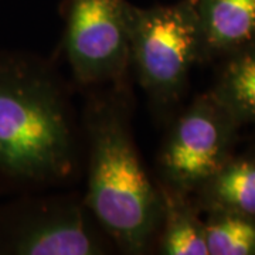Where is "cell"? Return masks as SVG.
<instances>
[{"instance_id": "obj_8", "label": "cell", "mask_w": 255, "mask_h": 255, "mask_svg": "<svg viewBox=\"0 0 255 255\" xmlns=\"http://www.w3.org/2000/svg\"><path fill=\"white\" fill-rule=\"evenodd\" d=\"M191 199L200 213L219 210L255 219V152L233 156Z\"/></svg>"}, {"instance_id": "obj_7", "label": "cell", "mask_w": 255, "mask_h": 255, "mask_svg": "<svg viewBox=\"0 0 255 255\" xmlns=\"http://www.w3.org/2000/svg\"><path fill=\"white\" fill-rule=\"evenodd\" d=\"M201 38L200 64L255 41V0H193Z\"/></svg>"}, {"instance_id": "obj_3", "label": "cell", "mask_w": 255, "mask_h": 255, "mask_svg": "<svg viewBox=\"0 0 255 255\" xmlns=\"http://www.w3.org/2000/svg\"><path fill=\"white\" fill-rule=\"evenodd\" d=\"M132 77L145 92L155 121L164 127L183 107L201 38L193 0L137 7L128 4Z\"/></svg>"}, {"instance_id": "obj_9", "label": "cell", "mask_w": 255, "mask_h": 255, "mask_svg": "<svg viewBox=\"0 0 255 255\" xmlns=\"http://www.w3.org/2000/svg\"><path fill=\"white\" fill-rule=\"evenodd\" d=\"M157 183V182H156ZM162 197V221L155 253L162 255H209L204 220L191 196L157 183Z\"/></svg>"}, {"instance_id": "obj_1", "label": "cell", "mask_w": 255, "mask_h": 255, "mask_svg": "<svg viewBox=\"0 0 255 255\" xmlns=\"http://www.w3.org/2000/svg\"><path fill=\"white\" fill-rule=\"evenodd\" d=\"M82 170L70 84L46 57L0 48V197L65 189Z\"/></svg>"}, {"instance_id": "obj_10", "label": "cell", "mask_w": 255, "mask_h": 255, "mask_svg": "<svg viewBox=\"0 0 255 255\" xmlns=\"http://www.w3.org/2000/svg\"><path fill=\"white\" fill-rule=\"evenodd\" d=\"M209 91L227 108L238 127L255 125V41L220 58Z\"/></svg>"}, {"instance_id": "obj_5", "label": "cell", "mask_w": 255, "mask_h": 255, "mask_svg": "<svg viewBox=\"0 0 255 255\" xmlns=\"http://www.w3.org/2000/svg\"><path fill=\"white\" fill-rule=\"evenodd\" d=\"M240 129L211 92L197 95L164 125L156 182L193 196L236 155Z\"/></svg>"}, {"instance_id": "obj_6", "label": "cell", "mask_w": 255, "mask_h": 255, "mask_svg": "<svg viewBox=\"0 0 255 255\" xmlns=\"http://www.w3.org/2000/svg\"><path fill=\"white\" fill-rule=\"evenodd\" d=\"M128 0H70L64 58L81 90L132 81Z\"/></svg>"}, {"instance_id": "obj_11", "label": "cell", "mask_w": 255, "mask_h": 255, "mask_svg": "<svg viewBox=\"0 0 255 255\" xmlns=\"http://www.w3.org/2000/svg\"><path fill=\"white\" fill-rule=\"evenodd\" d=\"M204 214L209 255H255V219L219 210Z\"/></svg>"}, {"instance_id": "obj_4", "label": "cell", "mask_w": 255, "mask_h": 255, "mask_svg": "<svg viewBox=\"0 0 255 255\" xmlns=\"http://www.w3.org/2000/svg\"><path fill=\"white\" fill-rule=\"evenodd\" d=\"M115 253L80 191H37L0 201V255Z\"/></svg>"}, {"instance_id": "obj_2", "label": "cell", "mask_w": 255, "mask_h": 255, "mask_svg": "<svg viewBox=\"0 0 255 255\" xmlns=\"http://www.w3.org/2000/svg\"><path fill=\"white\" fill-rule=\"evenodd\" d=\"M84 94V201L119 254H153L162 197L135 142L132 81Z\"/></svg>"}]
</instances>
